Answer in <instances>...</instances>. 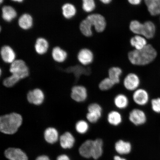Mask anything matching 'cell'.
I'll use <instances>...</instances> for the list:
<instances>
[{"label":"cell","instance_id":"6da1fadb","mask_svg":"<svg viewBox=\"0 0 160 160\" xmlns=\"http://www.w3.org/2000/svg\"><path fill=\"white\" fill-rule=\"evenodd\" d=\"M157 52L149 44L141 50L134 49L128 54V58L132 65L143 67L149 64L154 61Z\"/></svg>","mask_w":160,"mask_h":160},{"label":"cell","instance_id":"7a4b0ae2","mask_svg":"<svg viewBox=\"0 0 160 160\" xmlns=\"http://www.w3.org/2000/svg\"><path fill=\"white\" fill-rule=\"evenodd\" d=\"M23 123V118L20 114L12 112L0 116V131L5 135L15 134Z\"/></svg>","mask_w":160,"mask_h":160},{"label":"cell","instance_id":"3957f363","mask_svg":"<svg viewBox=\"0 0 160 160\" xmlns=\"http://www.w3.org/2000/svg\"><path fill=\"white\" fill-rule=\"evenodd\" d=\"M9 71L11 75H16L21 80L28 77L30 74L28 66L22 59H17L9 65Z\"/></svg>","mask_w":160,"mask_h":160},{"label":"cell","instance_id":"277c9868","mask_svg":"<svg viewBox=\"0 0 160 160\" xmlns=\"http://www.w3.org/2000/svg\"><path fill=\"white\" fill-rule=\"evenodd\" d=\"M103 114V108L100 104L93 102L89 104L87 108L85 119L90 124H96L102 118Z\"/></svg>","mask_w":160,"mask_h":160},{"label":"cell","instance_id":"5b68a950","mask_svg":"<svg viewBox=\"0 0 160 160\" xmlns=\"http://www.w3.org/2000/svg\"><path fill=\"white\" fill-rule=\"evenodd\" d=\"M141 79L137 73L130 72L126 74L122 81L123 87L126 91L132 93L140 88Z\"/></svg>","mask_w":160,"mask_h":160},{"label":"cell","instance_id":"8992f818","mask_svg":"<svg viewBox=\"0 0 160 160\" xmlns=\"http://www.w3.org/2000/svg\"><path fill=\"white\" fill-rule=\"evenodd\" d=\"M89 97L87 87L82 84L74 85L71 90V97L75 102L82 104L87 101Z\"/></svg>","mask_w":160,"mask_h":160},{"label":"cell","instance_id":"52a82bcc","mask_svg":"<svg viewBox=\"0 0 160 160\" xmlns=\"http://www.w3.org/2000/svg\"><path fill=\"white\" fill-rule=\"evenodd\" d=\"M130 122L137 127L145 124L147 121V116L145 112L139 107L132 109L128 115Z\"/></svg>","mask_w":160,"mask_h":160},{"label":"cell","instance_id":"ba28073f","mask_svg":"<svg viewBox=\"0 0 160 160\" xmlns=\"http://www.w3.org/2000/svg\"><path fill=\"white\" fill-rule=\"evenodd\" d=\"M132 99L138 107H145L150 101L149 93L145 89L140 87L132 93Z\"/></svg>","mask_w":160,"mask_h":160},{"label":"cell","instance_id":"9c48e42d","mask_svg":"<svg viewBox=\"0 0 160 160\" xmlns=\"http://www.w3.org/2000/svg\"><path fill=\"white\" fill-rule=\"evenodd\" d=\"M86 18L89 20L92 27L94 28L97 32L102 33L105 30L107 26V21L105 17L101 14H90Z\"/></svg>","mask_w":160,"mask_h":160},{"label":"cell","instance_id":"30bf717a","mask_svg":"<svg viewBox=\"0 0 160 160\" xmlns=\"http://www.w3.org/2000/svg\"><path fill=\"white\" fill-rule=\"evenodd\" d=\"M45 95L42 90L35 88L28 92L27 99L31 104L40 106L42 104L45 100Z\"/></svg>","mask_w":160,"mask_h":160},{"label":"cell","instance_id":"8fae6325","mask_svg":"<svg viewBox=\"0 0 160 160\" xmlns=\"http://www.w3.org/2000/svg\"><path fill=\"white\" fill-rule=\"evenodd\" d=\"M94 55L91 50L83 48L80 50L77 54V59L80 65L88 67L93 63L94 60Z\"/></svg>","mask_w":160,"mask_h":160},{"label":"cell","instance_id":"7c38bea8","mask_svg":"<svg viewBox=\"0 0 160 160\" xmlns=\"http://www.w3.org/2000/svg\"><path fill=\"white\" fill-rule=\"evenodd\" d=\"M1 56L3 62L10 65L17 59V55L13 48L8 45L3 46L1 49Z\"/></svg>","mask_w":160,"mask_h":160},{"label":"cell","instance_id":"4fadbf2b","mask_svg":"<svg viewBox=\"0 0 160 160\" xmlns=\"http://www.w3.org/2000/svg\"><path fill=\"white\" fill-rule=\"evenodd\" d=\"M113 102L116 109L120 111L126 109L128 108L130 100L128 97L125 94L119 93L114 97Z\"/></svg>","mask_w":160,"mask_h":160},{"label":"cell","instance_id":"5bb4252c","mask_svg":"<svg viewBox=\"0 0 160 160\" xmlns=\"http://www.w3.org/2000/svg\"><path fill=\"white\" fill-rule=\"evenodd\" d=\"M106 119L109 125L115 127L121 125L123 120L121 112L117 109L110 111L107 113Z\"/></svg>","mask_w":160,"mask_h":160},{"label":"cell","instance_id":"9a60e30c","mask_svg":"<svg viewBox=\"0 0 160 160\" xmlns=\"http://www.w3.org/2000/svg\"><path fill=\"white\" fill-rule=\"evenodd\" d=\"M5 155L9 160H28L26 154L18 148H9L5 151Z\"/></svg>","mask_w":160,"mask_h":160},{"label":"cell","instance_id":"2e32d148","mask_svg":"<svg viewBox=\"0 0 160 160\" xmlns=\"http://www.w3.org/2000/svg\"><path fill=\"white\" fill-rule=\"evenodd\" d=\"M51 56L52 58L56 62L62 63L67 61L68 54L65 50L59 47L56 46L52 50Z\"/></svg>","mask_w":160,"mask_h":160},{"label":"cell","instance_id":"e0dca14e","mask_svg":"<svg viewBox=\"0 0 160 160\" xmlns=\"http://www.w3.org/2000/svg\"><path fill=\"white\" fill-rule=\"evenodd\" d=\"M123 71L121 67L113 66L110 67L108 71V76L115 85H118L121 81V77Z\"/></svg>","mask_w":160,"mask_h":160},{"label":"cell","instance_id":"ac0fdd59","mask_svg":"<svg viewBox=\"0 0 160 160\" xmlns=\"http://www.w3.org/2000/svg\"><path fill=\"white\" fill-rule=\"evenodd\" d=\"M1 11L2 18L7 22H11L17 17V11L11 6H4Z\"/></svg>","mask_w":160,"mask_h":160},{"label":"cell","instance_id":"d6986e66","mask_svg":"<svg viewBox=\"0 0 160 160\" xmlns=\"http://www.w3.org/2000/svg\"><path fill=\"white\" fill-rule=\"evenodd\" d=\"M49 48V43L48 40L43 37H39L36 40L34 49L36 53L43 55L47 52Z\"/></svg>","mask_w":160,"mask_h":160},{"label":"cell","instance_id":"ffe728a7","mask_svg":"<svg viewBox=\"0 0 160 160\" xmlns=\"http://www.w3.org/2000/svg\"><path fill=\"white\" fill-rule=\"evenodd\" d=\"M155 32V25L152 22L148 21L143 23L141 36L147 39H151L154 37Z\"/></svg>","mask_w":160,"mask_h":160},{"label":"cell","instance_id":"44dd1931","mask_svg":"<svg viewBox=\"0 0 160 160\" xmlns=\"http://www.w3.org/2000/svg\"><path fill=\"white\" fill-rule=\"evenodd\" d=\"M18 24L22 29L25 31L29 30L33 26V18L29 13H23L19 18L18 20Z\"/></svg>","mask_w":160,"mask_h":160},{"label":"cell","instance_id":"7402d4cb","mask_svg":"<svg viewBox=\"0 0 160 160\" xmlns=\"http://www.w3.org/2000/svg\"><path fill=\"white\" fill-rule=\"evenodd\" d=\"M60 144L64 149H70L74 144L75 138L72 134L69 132H66L60 136Z\"/></svg>","mask_w":160,"mask_h":160},{"label":"cell","instance_id":"603a6c76","mask_svg":"<svg viewBox=\"0 0 160 160\" xmlns=\"http://www.w3.org/2000/svg\"><path fill=\"white\" fill-rule=\"evenodd\" d=\"M44 137L47 142L53 144L56 142L58 140V131L54 127H48L45 130Z\"/></svg>","mask_w":160,"mask_h":160},{"label":"cell","instance_id":"cb8c5ba5","mask_svg":"<svg viewBox=\"0 0 160 160\" xmlns=\"http://www.w3.org/2000/svg\"><path fill=\"white\" fill-rule=\"evenodd\" d=\"M62 14L65 18L70 19L75 17L77 14V9L75 6L70 3H66L62 6Z\"/></svg>","mask_w":160,"mask_h":160},{"label":"cell","instance_id":"d4e9b609","mask_svg":"<svg viewBox=\"0 0 160 160\" xmlns=\"http://www.w3.org/2000/svg\"><path fill=\"white\" fill-rule=\"evenodd\" d=\"M93 141L87 140L81 145L79 149V152L82 157L89 158L92 157Z\"/></svg>","mask_w":160,"mask_h":160},{"label":"cell","instance_id":"484cf974","mask_svg":"<svg viewBox=\"0 0 160 160\" xmlns=\"http://www.w3.org/2000/svg\"><path fill=\"white\" fill-rule=\"evenodd\" d=\"M148 11L152 16L160 15V0H144Z\"/></svg>","mask_w":160,"mask_h":160},{"label":"cell","instance_id":"4316f807","mask_svg":"<svg viewBox=\"0 0 160 160\" xmlns=\"http://www.w3.org/2000/svg\"><path fill=\"white\" fill-rule=\"evenodd\" d=\"M130 43L134 49L141 50L144 48L148 44L147 39L143 36L135 35L130 40Z\"/></svg>","mask_w":160,"mask_h":160},{"label":"cell","instance_id":"83f0119b","mask_svg":"<svg viewBox=\"0 0 160 160\" xmlns=\"http://www.w3.org/2000/svg\"><path fill=\"white\" fill-rule=\"evenodd\" d=\"M115 149L120 154H128L131 151V145L129 142L120 140L116 143Z\"/></svg>","mask_w":160,"mask_h":160},{"label":"cell","instance_id":"f1b7e54d","mask_svg":"<svg viewBox=\"0 0 160 160\" xmlns=\"http://www.w3.org/2000/svg\"><path fill=\"white\" fill-rule=\"evenodd\" d=\"M79 29L82 34L87 37H90L93 35L92 27L87 18L82 20L80 23Z\"/></svg>","mask_w":160,"mask_h":160},{"label":"cell","instance_id":"f546056e","mask_svg":"<svg viewBox=\"0 0 160 160\" xmlns=\"http://www.w3.org/2000/svg\"><path fill=\"white\" fill-rule=\"evenodd\" d=\"M103 142L101 139L98 138L94 140L92 157L97 159L101 157L103 153Z\"/></svg>","mask_w":160,"mask_h":160},{"label":"cell","instance_id":"4dcf8cb0","mask_svg":"<svg viewBox=\"0 0 160 160\" xmlns=\"http://www.w3.org/2000/svg\"><path fill=\"white\" fill-rule=\"evenodd\" d=\"M90 123L85 119H81L78 120L75 124L76 131L80 134H84L88 131Z\"/></svg>","mask_w":160,"mask_h":160},{"label":"cell","instance_id":"1f68e13d","mask_svg":"<svg viewBox=\"0 0 160 160\" xmlns=\"http://www.w3.org/2000/svg\"><path fill=\"white\" fill-rule=\"evenodd\" d=\"M116 85L108 77L103 78L99 82L98 88L100 91L103 92L110 91Z\"/></svg>","mask_w":160,"mask_h":160},{"label":"cell","instance_id":"d6a6232c","mask_svg":"<svg viewBox=\"0 0 160 160\" xmlns=\"http://www.w3.org/2000/svg\"><path fill=\"white\" fill-rule=\"evenodd\" d=\"M21 80L17 76L11 74L3 79H0V83L6 88H11L14 87Z\"/></svg>","mask_w":160,"mask_h":160},{"label":"cell","instance_id":"836d02e7","mask_svg":"<svg viewBox=\"0 0 160 160\" xmlns=\"http://www.w3.org/2000/svg\"><path fill=\"white\" fill-rule=\"evenodd\" d=\"M143 23L137 20L132 21L129 23V29L135 35H141Z\"/></svg>","mask_w":160,"mask_h":160},{"label":"cell","instance_id":"e575fe53","mask_svg":"<svg viewBox=\"0 0 160 160\" xmlns=\"http://www.w3.org/2000/svg\"><path fill=\"white\" fill-rule=\"evenodd\" d=\"M82 9L85 12L90 13L96 9V3L95 0H82Z\"/></svg>","mask_w":160,"mask_h":160},{"label":"cell","instance_id":"d590c367","mask_svg":"<svg viewBox=\"0 0 160 160\" xmlns=\"http://www.w3.org/2000/svg\"><path fill=\"white\" fill-rule=\"evenodd\" d=\"M151 107L154 112L160 113V98H155L151 100Z\"/></svg>","mask_w":160,"mask_h":160},{"label":"cell","instance_id":"8d00e7d4","mask_svg":"<svg viewBox=\"0 0 160 160\" xmlns=\"http://www.w3.org/2000/svg\"><path fill=\"white\" fill-rule=\"evenodd\" d=\"M130 5L133 6L139 5L142 2V0H127Z\"/></svg>","mask_w":160,"mask_h":160},{"label":"cell","instance_id":"74e56055","mask_svg":"<svg viewBox=\"0 0 160 160\" xmlns=\"http://www.w3.org/2000/svg\"><path fill=\"white\" fill-rule=\"evenodd\" d=\"M57 160H70L69 158L67 155H62L58 157Z\"/></svg>","mask_w":160,"mask_h":160},{"label":"cell","instance_id":"f35d334b","mask_svg":"<svg viewBox=\"0 0 160 160\" xmlns=\"http://www.w3.org/2000/svg\"><path fill=\"white\" fill-rule=\"evenodd\" d=\"M36 160H51L49 159L48 157L45 155H42L39 156L38 157Z\"/></svg>","mask_w":160,"mask_h":160},{"label":"cell","instance_id":"ab89813d","mask_svg":"<svg viewBox=\"0 0 160 160\" xmlns=\"http://www.w3.org/2000/svg\"><path fill=\"white\" fill-rule=\"evenodd\" d=\"M99 1L103 4L107 5L111 3L112 0H99Z\"/></svg>","mask_w":160,"mask_h":160},{"label":"cell","instance_id":"60d3db41","mask_svg":"<svg viewBox=\"0 0 160 160\" xmlns=\"http://www.w3.org/2000/svg\"><path fill=\"white\" fill-rule=\"evenodd\" d=\"M114 160H127L123 158H122L119 157V156H116L114 158Z\"/></svg>","mask_w":160,"mask_h":160},{"label":"cell","instance_id":"b9f144b4","mask_svg":"<svg viewBox=\"0 0 160 160\" xmlns=\"http://www.w3.org/2000/svg\"><path fill=\"white\" fill-rule=\"evenodd\" d=\"M11 1L15 2L21 3L23 2L24 0H11Z\"/></svg>","mask_w":160,"mask_h":160},{"label":"cell","instance_id":"7bdbcfd3","mask_svg":"<svg viewBox=\"0 0 160 160\" xmlns=\"http://www.w3.org/2000/svg\"><path fill=\"white\" fill-rule=\"evenodd\" d=\"M4 0H0V3H1V4L3 3L4 2Z\"/></svg>","mask_w":160,"mask_h":160}]
</instances>
